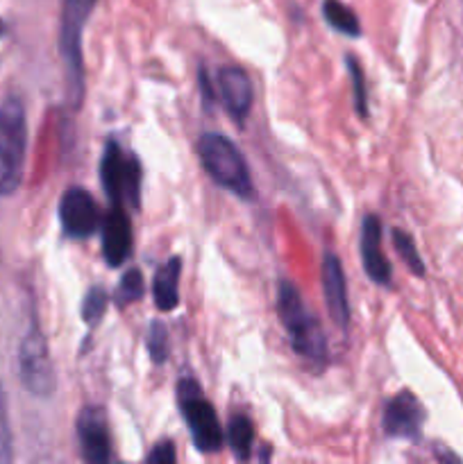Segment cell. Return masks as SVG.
<instances>
[{
  "label": "cell",
  "instance_id": "6da1fadb",
  "mask_svg": "<svg viewBox=\"0 0 463 464\" xmlns=\"http://www.w3.org/2000/svg\"><path fill=\"white\" fill-rule=\"evenodd\" d=\"M277 313H280V320L284 324V329L289 331L291 344H293L295 352L302 358H307V361L322 365L327 361L325 334H322L316 317L307 311L298 288L293 284H289V281H281L280 284Z\"/></svg>",
  "mask_w": 463,
  "mask_h": 464
},
{
  "label": "cell",
  "instance_id": "7a4b0ae2",
  "mask_svg": "<svg viewBox=\"0 0 463 464\" xmlns=\"http://www.w3.org/2000/svg\"><path fill=\"white\" fill-rule=\"evenodd\" d=\"M198 154L204 170L209 172V177L218 186L243 199L252 198L254 186L252 177H250V168L245 163L243 154L239 152V148L230 139L221 134H204L198 140Z\"/></svg>",
  "mask_w": 463,
  "mask_h": 464
},
{
  "label": "cell",
  "instance_id": "3957f363",
  "mask_svg": "<svg viewBox=\"0 0 463 464\" xmlns=\"http://www.w3.org/2000/svg\"><path fill=\"white\" fill-rule=\"evenodd\" d=\"M95 0H64L62 27H59V53L68 77V98L80 107L84 98V59H82V30L89 21Z\"/></svg>",
  "mask_w": 463,
  "mask_h": 464
},
{
  "label": "cell",
  "instance_id": "277c9868",
  "mask_svg": "<svg viewBox=\"0 0 463 464\" xmlns=\"http://www.w3.org/2000/svg\"><path fill=\"white\" fill-rule=\"evenodd\" d=\"M25 150V109L16 98H9L0 107V195H12L21 186Z\"/></svg>",
  "mask_w": 463,
  "mask_h": 464
},
{
  "label": "cell",
  "instance_id": "5b68a950",
  "mask_svg": "<svg viewBox=\"0 0 463 464\" xmlns=\"http://www.w3.org/2000/svg\"><path fill=\"white\" fill-rule=\"evenodd\" d=\"M177 399H180L182 415L191 429V438L198 451L216 453L222 447V429L213 406L202 397L198 381L182 379L177 383Z\"/></svg>",
  "mask_w": 463,
  "mask_h": 464
},
{
  "label": "cell",
  "instance_id": "8992f818",
  "mask_svg": "<svg viewBox=\"0 0 463 464\" xmlns=\"http://www.w3.org/2000/svg\"><path fill=\"white\" fill-rule=\"evenodd\" d=\"M100 179L112 204L141 207V166L134 157H125L116 140H109L100 163Z\"/></svg>",
  "mask_w": 463,
  "mask_h": 464
},
{
  "label": "cell",
  "instance_id": "52a82bcc",
  "mask_svg": "<svg viewBox=\"0 0 463 464\" xmlns=\"http://www.w3.org/2000/svg\"><path fill=\"white\" fill-rule=\"evenodd\" d=\"M18 362H21V379L25 383V388L34 397H53L54 388H57V381H54L53 362H50L48 356V344H45L44 334L36 326H32L30 334L23 340Z\"/></svg>",
  "mask_w": 463,
  "mask_h": 464
},
{
  "label": "cell",
  "instance_id": "ba28073f",
  "mask_svg": "<svg viewBox=\"0 0 463 464\" xmlns=\"http://www.w3.org/2000/svg\"><path fill=\"white\" fill-rule=\"evenodd\" d=\"M59 220L71 238H89L95 234L103 218L98 202L84 188H68L59 202Z\"/></svg>",
  "mask_w": 463,
  "mask_h": 464
},
{
  "label": "cell",
  "instance_id": "9c48e42d",
  "mask_svg": "<svg viewBox=\"0 0 463 464\" xmlns=\"http://www.w3.org/2000/svg\"><path fill=\"white\" fill-rule=\"evenodd\" d=\"M77 440H80V451L86 462H109V458H112V442H109L107 415H104L103 408H82L80 417H77Z\"/></svg>",
  "mask_w": 463,
  "mask_h": 464
},
{
  "label": "cell",
  "instance_id": "30bf717a",
  "mask_svg": "<svg viewBox=\"0 0 463 464\" xmlns=\"http://www.w3.org/2000/svg\"><path fill=\"white\" fill-rule=\"evenodd\" d=\"M422 424H425V408L420 406V401L409 390L390 399L384 412L386 435L413 440L420 435Z\"/></svg>",
  "mask_w": 463,
  "mask_h": 464
},
{
  "label": "cell",
  "instance_id": "8fae6325",
  "mask_svg": "<svg viewBox=\"0 0 463 464\" xmlns=\"http://www.w3.org/2000/svg\"><path fill=\"white\" fill-rule=\"evenodd\" d=\"M322 293H325L327 311H330L331 320L345 331L350 324L348 285H345V272L343 266H340V258L331 252H327L325 258H322Z\"/></svg>",
  "mask_w": 463,
  "mask_h": 464
},
{
  "label": "cell",
  "instance_id": "7c38bea8",
  "mask_svg": "<svg viewBox=\"0 0 463 464\" xmlns=\"http://www.w3.org/2000/svg\"><path fill=\"white\" fill-rule=\"evenodd\" d=\"M216 77L222 104L236 122H243L252 109V82L248 72L239 66H222Z\"/></svg>",
  "mask_w": 463,
  "mask_h": 464
},
{
  "label": "cell",
  "instance_id": "4fadbf2b",
  "mask_svg": "<svg viewBox=\"0 0 463 464\" xmlns=\"http://www.w3.org/2000/svg\"><path fill=\"white\" fill-rule=\"evenodd\" d=\"M103 254L112 267L123 266L132 254V222L125 208L112 204V211L104 216Z\"/></svg>",
  "mask_w": 463,
  "mask_h": 464
},
{
  "label": "cell",
  "instance_id": "5bb4252c",
  "mask_svg": "<svg viewBox=\"0 0 463 464\" xmlns=\"http://www.w3.org/2000/svg\"><path fill=\"white\" fill-rule=\"evenodd\" d=\"M361 261L363 270L375 284L389 285L393 279L389 258L381 252V222L377 216H366L361 225Z\"/></svg>",
  "mask_w": 463,
  "mask_h": 464
},
{
  "label": "cell",
  "instance_id": "9a60e30c",
  "mask_svg": "<svg viewBox=\"0 0 463 464\" xmlns=\"http://www.w3.org/2000/svg\"><path fill=\"white\" fill-rule=\"evenodd\" d=\"M182 272V261L180 256L168 258L166 266H162L154 275V304H157L159 311L168 313L177 306V299H180V293H177V281H180Z\"/></svg>",
  "mask_w": 463,
  "mask_h": 464
},
{
  "label": "cell",
  "instance_id": "2e32d148",
  "mask_svg": "<svg viewBox=\"0 0 463 464\" xmlns=\"http://www.w3.org/2000/svg\"><path fill=\"white\" fill-rule=\"evenodd\" d=\"M227 438H230V447L234 451L236 460H248L254 442L252 421L245 415H234L230 420V426H227Z\"/></svg>",
  "mask_w": 463,
  "mask_h": 464
},
{
  "label": "cell",
  "instance_id": "e0dca14e",
  "mask_svg": "<svg viewBox=\"0 0 463 464\" xmlns=\"http://www.w3.org/2000/svg\"><path fill=\"white\" fill-rule=\"evenodd\" d=\"M327 23H330L334 30L343 32L348 36H359L361 34V27H359L357 16L350 12V7H345L339 0H325V7H322Z\"/></svg>",
  "mask_w": 463,
  "mask_h": 464
},
{
  "label": "cell",
  "instance_id": "ac0fdd59",
  "mask_svg": "<svg viewBox=\"0 0 463 464\" xmlns=\"http://www.w3.org/2000/svg\"><path fill=\"white\" fill-rule=\"evenodd\" d=\"M393 245L413 275H418V276L425 275V266H422V258H420V254H418L416 243H413L411 236L404 234L402 229H393Z\"/></svg>",
  "mask_w": 463,
  "mask_h": 464
},
{
  "label": "cell",
  "instance_id": "d6986e66",
  "mask_svg": "<svg viewBox=\"0 0 463 464\" xmlns=\"http://www.w3.org/2000/svg\"><path fill=\"white\" fill-rule=\"evenodd\" d=\"M143 275L139 270H127L116 288V302L121 306H130L143 297Z\"/></svg>",
  "mask_w": 463,
  "mask_h": 464
},
{
  "label": "cell",
  "instance_id": "ffe728a7",
  "mask_svg": "<svg viewBox=\"0 0 463 464\" xmlns=\"http://www.w3.org/2000/svg\"><path fill=\"white\" fill-rule=\"evenodd\" d=\"M104 311H107V293L100 285H94V288H89L84 304H82V320L89 326H95L103 320Z\"/></svg>",
  "mask_w": 463,
  "mask_h": 464
},
{
  "label": "cell",
  "instance_id": "44dd1931",
  "mask_svg": "<svg viewBox=\"0 0 463 464\" xmlns=\"http://www.w3.org/2000/svg\"><path fill=\"white\" fill-rule=\"evenodd\" d=\"M345 63H348V71L350 77H352V89H354V107H357V113L361 118L368 116V98H366V82H363V71H361V63L348 54L345 57Z\"/></svg>",
  "mask_w": 463,
  "mask_h": 464
},
{
  "label": "cell",
  "instance_id": "7402d4cb",
  "mask_svg": "<svg viewBox=\"0 0 463 464\" xmlns=\"http://www.w3.org/2000/svg\"><path fill=\"white\" fill-rule=\"evenodd\" d=\"M148 349L154 362H163L168 356V331L162 322H153L148 334Z\"/></svg>",
  "mask_w": 463,
  "mask_h": 464
},
{
  "label": "cell",
  "instance_id": "603a6c76",
  "mask_svg": "<svg viewBox=\"0 0 463 464\" xmlns=\"http://www.w3.org/2000/svg\"><path fill=\"white\" fill-rule=\"evenodd\" d=\"M148 462L150 464H172L175 462V447L171 442H162L148 453Z\"/></svg>",
  "mask_w": 463,
  "mask_h": 464
},
{
  "label": "cell",
  "instance_id": "cb8c5ba5",
  "mask_svg": "<svg viewBox=\"0 0 463 464\" xmlns=\"http://www.w3.org/2000/svg\"><path fill=\"white\" fill-rule=\"evenodd\" d=\"M5 460H9V430H7V417H5L3 394H0V462Z\"/></svg>",
  "mask_w": 463,
  "mask_h": 464
},
{
  "label": "cell",
  "instance_id": "d4e9b609",
  "mask_svg": "<svg viewBox=\"0 0 463 464\" xmlns=\"http://www.w3.org/2000/svg\"><path fill=\"white\" fill-rule=\"evenodd\" d=\"M200 89H202L204 93V104H212L213 102V95H212V89H209V80H207V72L200 71Z\"/></svg>",
  "mask_w": 463,
  "mask_h": 464
},
{
  "label": "cell",
  "instance_id": "484cf974",
  "mask_svg": "<svg viewBox=\"0 0 463 464\" xmlns=\"http://www.w3.org/2000/svg\"><path fill=\"white\" fill-rule=\"evenodd\" d=\"M0 34H3V23H0Z\"/></svg>",
  "mask_w": 463,
  "mask_h": 464
}]
</instances>
